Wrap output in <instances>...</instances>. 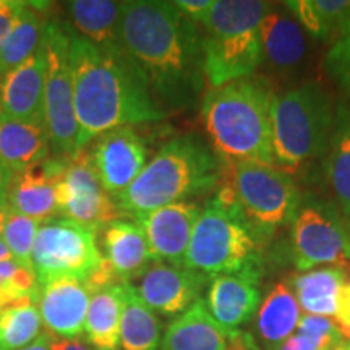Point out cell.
<instances>
[{
    "label": "cell",
    "mask_w": 350,
    "mask_h": 350,
    "mask_svg": "<svg viewBox=\"0 0 350 350\" xmlns=\"http://www.w3.org/2000/svg\"><path fill=\"white\" fill-rule=\"evenodd\" d=\"M122 46L164 112L190 109L204 94L203 33L174 2H122Z\"/></svg>",
    "instance_id": "obj_1"
},
{
    "label": "cell",
    "mask_w": 350,
    "mask_h": 350,
    "mask_svg": "<svg viewBox=\"0 0 350 350\" xmlns=\"http://www.w3.org/2000/svg\"><path fill=\"white\" fill-rule=\"evenodd\" d=\"M70 55L78 120L77 151L109 130L167 117L152 98L142 68L125 49H99L70 29Z\"/></svg>",
    "instance_id": "obj_2"
},
{
    "label": "cell",
    "mask_w": 350,
    "mask_h": 350,
    "mask_svg": "<svg viewBox=\"0 0 350 350\" xmlns=\"http://www.w3.org/2000/svg\"><path fill=\"white\" fill-rule=\"evenodd\" d=\"M273 98L269 83L253 75L209 88L201 100L200 117L219 157L274 165Z\"/></svg>",
    "instance_id": "obj_3"
},
{
    "label": "cell",
    "mask_w": 350,
    "mask_h": 350,
    "mask_svg": "<svg viewBox=\"0 0 350 350\" xmlns=\"http://www.w3.org/2000/svg\"><path fill=\"white\" fill-rule=\"evenodd\" d=\"M222 163L195 133L178 135L156 152L137 180L117 196L124 216L135 221L167 204L208 193L221 183Z\"/></svg>",
    "instance_id": "obj_4"
},
{
    "label": "cell",
    "mask_w": 350,
    "mask_h": 350,
    "mask_svg": "<svg viewBox=\"0 0 350 350\" xmlns=\"http://www.w3.org/2000/svg\"><path fill=\"white\" fill-rule=\"evenodd\" d=\"M266 237L239 206L230 188L219 183L216 195L201 209L183 266L208 275L261 271Z\"/></svg>",
    "instance_id": "obj_5"
},
{
    "label": "cell",
    "mask_w": 350,
    "mask_h": 350,
    "mask_svg": "<svg viewBox=\"0 0 350 350\" xmlns=\"http://www.w3.org/2000/svg\"><path fill=\"white\" fill-rule=\"evenodd\" d=\"M334 112L329 93L319 83L308 81L274 94L271 126L275 167L299 174L325 154Z\"/></svg>",
    "instance_id": "obj_6"
},
{
    "label": "cell",
    "mask_w": 350,
    "mask_h": 350,
    "mask_svg": "<svg viewBox=\"0 0 350 350\" xmlns=\"http://www.w3.org/2000/svg\"><path fill=\"white\" fill-rule=\"evenodd\" d=\"M268 2L216 0L203 25L204 75L211 88L252 77L262 64L260 26Z\"/></svg>",
    "instance_id": "obj_7"
},
{
    "label": "cell",
    "mask_w": 350,
    "mask_h": 350,
    "mask_svg": "<svg viewBox=\"0 0 350 350\" xmlns=\"http://www.w3.org/2000/svg\"><path fill=\"white\" fill-rule=\"evenodd\" d=\"M222 177L252 224L269 239L279 227L292 222L300 204L294 178L271 164L222 159Z\"/></svg>",
    "instance_id": "obj_8"
},
{
    "label": "cell",
    "mask_w": 350,
    "mask_h": 350,
    "mask_svg": "<svg viewBox=\"0 0 350 350\" xmlns=\"http://www.w3.org/2000/svg\"><path fill=\"white\" fill-rule=\"evenodd\" d=\"M41 44L46 54L42 122L54 156L70 157L77 152L78 142L70 29L59 21L47 20Z\"/></svg>",
    "instance_id": "obj_9"
},
{
    "label": "cell",
    "mask_w": 350,
    "mask_h": 350,
    "mask_svg": "<svg viewBox=\"0 0 350 350\" xmlns=\"http://www.w3.org/2000/svg\"><path fill=\"white\" fill-rule=\"evenodd\" d=\"M98 232L72 219L42 222L34 240L31 266L39 286L57 279L86 282L103 265Z\"/></svg>",
    "instance_id": "obj_10"
},
{
    "label": "cell",
    "mask_w": 350,
    "mask_h": 350,
    "mask_svg": "<svg viewBox=\"0 0 350 350\" xmlns=\"http://www.w3.org/2000/svg\"><path fill=\"white\" fill-rule=\"evenodd\" d=\"M292 261L300 273L323 266H350V221L331 201H300L292 219Z\"/></svg>",
    "instance_id": "obj_11"
},
{
    "label": "cell",
    "mask_w": 350,
    "mask_h": 350,
    "mask_svg": "<svg viewBox=\"0 0 350 350\" xmlns=\"http://www.w3.org/2000/svg\"><path fill=\"white\" fill-rule=\"evenodd\" d=\"M60 216L98 232L120 213L117 201L100 185L91 152L86 148L70 156L60 188Z\"/></svg>",
    "instance_id": "obj_12"
},
{
    "label": "cell",
    "mask_w": 350,
    "mask_h": 350,
    "mask_svg": "<svg viewBox=\"0 0 350 350\" xmlns=\"http://www.w3.org/2000/svg\"><path fill=\"white\" fill-rule=\"evenodd\" d=\"M90 152L100 185L112 198L124 193L148 164L146 144L133 126L106 131Z\"/></svg>",
    "instance_id": "obj_13"
},
{
    "label": "cell",
    "mask_w": 350,
    "mask_h": 350,
    "mask_svg": "<svg viewBox=\"0 0 350 350\" xmlns=\"http://www.w3.org/2000/svg\"><path fill=\"white\" fill-rule=\"evenodd\" d=\"M68 157L51 156L41 164L13 174L7 188V204L23 216L51 221L60 216V188Z\"/></svg>",
    "instance_id": "obj_14"
},
{
    "label": "cell",
    "mask_w": 350,
    "mask_h": 350,
    "mask_svg": "<svg viewBox=\"0 0 350 350\" xmlns=\"http://www.w3.org/2000/svg\"><path fill=\"white\" fill-rule=\"evenodd\" d=\"M209 275L187 266L152 262L139 275L137 292L152 312L178 314L187 312L208 286Z\"/></svg>",
    "instance_id": "obj_15"
},
{
    "label": "cell",
    "mask_w": 350,
    "mask_h": 350,
    "mask_svg": "<svg viewBox=\"0 0 350 350\" xmlns=\"http://www.w3.org/2000/svg\"><path fill=\"white\" fill-rule=\"evenodd\" d=\"M200 214V204L193 201H180L137 219L146 234L152 261L183 266Z\"/></svg>",
    "instance_id": "obj_16"
},
{
    "label": "cell",
    "mask_w": 350,
    "mask_h": 350,
    "mask_svg": "<svg viewBox=\"0 0 350 350\" xmlns=\"http://www.w3.org/2000/svg\"><path fill=\"white\" fill-rule=\"evenodd\" d=\"M90 301L91 291L77 279H57L41 286L38 308L47 334L62 339L83 338Z\"/></svg>",
    "instance_id": "obj_17"
},
{
    "label": "cell",
    "mask_w": 350,
    "mask_h": 350,
    "mask_svg": "<svg viewBox=\"0 0 350 350\" xmlns=\"http://www.w3.org/2000/svg\"><path fill=\"white\" fill-rule=\"evenodd\" d=\"M46 54L42 44L25 62L0 78L2 116L16 120H42Z\"/></svg>",
    "instance_id": "obj_18"
},
{
    "label": "cell",
    "mask_w": 350,
    "mask_h": 350,
    "mask_svg": "<svg viewBox=\"0 0 350 350\" xmlns=\"http://www.w3.org/2000/svg\"><path fill=\"white\" fill-rule=\"evenodd\" d=\"M260 278L261 271L213 275L204 299L213 318L232 331L250 321L261 300Z\"/></svg>",
    "instance_id": "obj_19"
},
{
    "label": "cell",
    "mask_w": 350,
    "mask_h": 350,
    "mask_svg": "<svg viewBox=\"0 0 350 350\" xmlns=\"http://www.w3.org/2000/svg\"><path fill=\"white\" fill-rule=\"evenodd\" d=\"M288 12V10H287ZM262 42V62H268L274 72L294 73L305 64L308 41L305 29L286 7H269L260 26Z\"/></svg>",
    "instance_id": "obj_20"
},
{
    "label": "cell",
    "mask_w": 350,
    "mask_h": 350,
    "mask_svg": "<svg viewBox=\"0 0 350 350\" xmlns=\"http://www.w3.org/2000/svg\"><path fill=\"white\" fill-rule=\"evenodd\" d=\"M100 252L120 284L139 278L152 261L146 234L137 221L117 219L104 226Z\"/></svg>",
    "instance_id": "obj_21"
},
{
    "label": "cell",
    "mask_w": 350,
    "mask_h": 350,
    "mask_svg": "<svg viewBox=\"0 0 350 350\" xmlns=\"http://www.w3.org/2000/svg\"><path fill=\"white\" fill-rule=\"evenodd\" d=\"M237 331L217 323L200 299L167 326L159 350H227Z\"/></svg>",
    "instance_id": "obj_22"
},
{
    "label": "cell",
    "mask_w": 350,
    "mask_h": 350,
    "mask_svg": "<svg viewBox=\"0 0 350 350\" xmlns=\"http://www.w3.org/2000/svg\"><path fill=\"white\" fill-rule=\"evenodd\" d=\"M52 154L42 120H0V163L8 172L20 174L44 163Z\"/></svg>",
    "instance_id": "obj_23"
},
{
    "label": "cell",
    "mask_w": 350,
    "mask_h": 350,
    "mask_svg": "<svg viewBox=\"0 0 350 350\" xmlns=\"http://www.w3.org/2000/svg\"><path fill=\"white\" fill-rule=\"evenodd\" d=\"M72 31L99 49H124L122 46V2L73 0L67 3Z\"/></svg>",
    "instance_id": "obj_24"
},
{
    "label": "cell",
    "mask_w": 350,
    "mask_h": 350,
    "mask_svg": "<svg viewBox=\"0 0 350 350\" xmlns=\"http://www.w3.org/2000/svg\"><path fill=\"white\" fill-rule=\"evenodd\" d=\"M325 177L332 203L350 221V99L336 107L325 150Z\"/></svg>",
    "instance_id": "obj_25"
},
{
    "label": "cell",
    "mask_w": 350,
    "mask_h": 350,
    "mask_svg": "<svg viewBox=\"0 0 350 350\" xmlns=\"http://www.w3.org/2000/svg\"><path fill=\"white\" fill-rule=\"evenodd\" d=\"M347 281L345 271L334 266H323L292 275L288 286L300 308L314 317H334L338 297Z\"/></svg>",
    "instance_id": "obj_26"
},
{
    "label": "cell",
    "mask_w": 350,
    "mask_h": 350,
    "mask_svg": "<svg viewBox=\"0 0 350 350\" xmlns=\"http://www.w3.org/2000/svg\"><path fill=\"white\" fill-rule=\"evenodd\" d=\"M124 304V284L100 288L91 294L85 334H83L91 347L96 350H117L120 344V321Z\"/></svg>",
    "instance_id": "obj_27"
},
{
    "label": "cell",
    "mask_w": 350,
    "mask_h": 350,
    "mask_svg": "<svg viewBox=\"0 0 350 350\" xmlns=\"http://www.w3.org/2000/svg\"><path fill=\"white\" fill-rule=\"evenodd\" d=\"M301 308L288 284L279 282L260 305L256 327L262 342L275 350L297 331Z\"/></svg>",
    "instance_id": "obj_28"
},
{
    "label": "cell",
    "mask_w": 350,
    "mask_h": 350,
    "mask_svg": "<svg viewBox=\"0 0 350 350\" xmlns=\"http://www.w3.org/2000/svg\"><path fill=\"white\" fill-rule=\"evenodd\" d=\"M125 304L120 321V347L124 350H159L163 325L144 304L133 284L125 282Z\"/></svg>",
    "instance_id": "obj_29"
},
{
    "label": "cell",
    "mask_w": 350,
    "mask_h": 350,
    "mask_svg": "<svg viewBox=\"0 0 350 350\" xmlns=\"http://www.w3.org/2000/svg\"><path fill=\"white\" fill-rule=\"evenodd\" d=\"M46 21L38 3L21 2L15 23L0 51V77L25 62L29 55L38 51L42 41Z\"/></svg>",
    "instance_id": "obj_30"
},
{
    "label": "cell",
    "mask_w": 350,
    "mask_h": 350,
    "mask_svg": "<svg viewBox=\"0 0 350 350\" xmlns=\"http://www.w3.org/2000/svg\"><path fill=\"white\" fill-rule=\"evenodd\" d=\"M284 7L318 41L334 39L350 13L349 0H288Z\"/></svg>",
    "instance_id": "obj_31"
},
{
    "label": "cell",
    "mask_w": 350,
    "mask_h": 350,
    "mask_svg": "<svg viewBox=\"0 0 350 350\" xmlns=\"http://www.w3.org/2000/svg\"><path fill=\"white\" fill-rule=\"evenodd\" d=\"M41 334L38 299H23L0 308V350H20Z\"/></svg>",
    "instance_id": "obj_32"
},
{
    "label": "cell",
    "mask_w": 350,
    "mask_h": 350,
    "mask_svg": "<svg viewBox=\"0 0 350 350\" xmlns=\"http://www.w3.org/2000/svg\"><path fill=\"white\" fill-rule=\"evenodd\" d=\"M39 286L31 266L13 260L0 261V308L23 299H38Z\"/></svg>",
    "instance_id": "obj_33"
},
{
    "label": "cell",
    "mask_w": 350,
    "mask_h": 350,
    "mask_svg": "<svg viewBox=\"0 0 350 350\" xmlns=\"http://www.w3.org/2000/svg\"><path fill=\"white\" fill-rule=\"evenodd\" d=\"M41 226L42 221L23 216V214H18L8 206L5 224H3L2 230V240L10 250L13 260L31 266L34 240H36Z\"/></svg>",
    "instance_id": "obj_34"
},
{
    "label": "cell",
    "mask_w": 350,
    "mask_h": 350,
    "mask_svg": "<svg viewBox=\"0 0 350 350\" xmlns=\"http://www.w3.org/2000/svg\"><path fill=\"white\" fill-rule=\"evenodd\" d=\"M323 65L336 85L350 91V13L327 49Z\"/></svg>",
    "instance_id": "obj_35"
},
{
    "label": "cell",
    "mask_w": 350,
    "mask_h": 350,
    "mask_svg": "<svg viewBox=\"0 0 350 350\" xmlns=\"http://www.w3.org/2000/svg\"><path fill=\"white\" fill-rule=\"evenodd\" d=\"M295 332L306 336L319 350H336L344 342L342 336L336 329L334 323L331 321V318L326 317L305 314V317H301Z\"/></svg>",
    "instance_id": "obj_36"
},
{
    "label": "cell",
    "mask_w": 350,
    "mask_h": 350,
    "mask_svg": "<svg viewBox=\"0 0 350 350\" xmlns=\"http://www.w3.org/2000/svg\"><path fill=\"white\" fill-rule=\"evenodd\" d=\"M334 323L336 329L342 336L344 340H350V284H345L340 288L338 297V306H336V313L331 319Z\"/></svg>",
    "instance_id": "obj_37"
},
{
    "label": "cell",
    "mask_w": 350,
    "mask_h": 350,
    "mask_svg": "<svg viewBox=\"0 0 350 350\" xmlns=\"http://www.w3.org/2000/svg\"><path fill=\"white\" fill-rule=\"evenodd\" d=\"M174 3L183 15L198 25H203L206 21L213 8V0H177Z\"/></svg>",
    "instance_id": "obj_38"
},
{
    "label": "cell",
    "mask_w": 350,
    "mask_h": 350,
    "mask_svg": "<svg viewBox=\"0 0 350 350\" xmlns=\"http://www.w3.org/2000/svg\"><path fill=\"white\" fill-rule=\"evenodd\" d=\"M21 2L15 0H0V51L7 41L8 33H10L13 23H15L16 15H18Z\"/></svg>",
    "instance_id": "obj_39"
},
{
    "label": "cell",
    "mask_w": 350,
    "mask_h": 350,
    "mask_svg": "<svg viewBox=\"0 0 350 350\" xmlns=\"http://www.w3.org/2000/svg\"><path fill=\"white\" fill-rule=\"evenodd\" d=\"M275 350H319L312 340L300 332H294L287 340L279 345Z\"/></svg>",
    "instance_id": "obj_40"
},
{
    "label": "cell",
    "mask_w": 350,
    "mask_h": 350,
    "mask_svg": "<svg viewBox=\"0 0 350 350\" xmlns=\"http://www.w3.org/2000/svg\"><path fill=\"white\" fill-rule=\"evenodd\" d=\"M51 350H93V347L83 338L62 339L51 336Z\"/></svg>",
    "instance_id": "obj_41"
},
{
    "label": "cell",
    "mask_w": 350,
    "mask_h": 350,
    "mask_svg": "<svg viewBox=\"0 0 350 350\" xmlns=\"http://www.w3.org/2000/svg\"><path fill=\"white\" fill-rule=\"evenodd\" d=\"M227 350H260V349H258V345L252 334H248V332H243V331H237L234 338L230 339Z\"/></svg>",
    "instance_id": "obj_42"
},
{
    "label": "cell",
    "mask_w": 350,
    "mask_h": 350,
    "mask_svg": "<svg viewBox=\"0 0 350 350\" xmlns=\"http://www.w3.org/2000/svg\"><path fill=\"white\" fill-rule=\"evenodd\" d=\"M12 174L0 163V206L7 203V188L10 183Z\"/></svg>",
    "instance_id": "obj_43"
},
{
    "label": "cell",
    "mask_w": 350,
    "mask_h": 350,
    "mask_svg": "<svg viewBox=\"0 0 350 350\" xmlns=\"http://www.w3.org/2000/svg\"><path fill=\"white\" fill-rule=\"evenodd\" d=\"M20 350H51V336L47 334V332H42L34 342L26 345V347Z\"/></svg>",
    "instance_id": "obj_44"
},
{
    "label": "cell",
    "mask_w": 350,
    "mask_h": 350,
    "mask_svg": "<svg viewBox=\"0 0 350 350\" xmlns=\"http://www.w3.org/2000/svg\"><path fill=\"white\" fill-rule=\"evenodd\" d=\"M12 258V253L8 250V247L3 242L2 239H0V261H5V260H10Z\"/></svg>",
    "instance_id": "obj_45"
},
{
    "label": "cell",
    "mask_w": 350,
    "mask_h": 350,
    "mask_svg": "<svg viewBox=\"0 0 350 350\" xmlns=\"http://www.w3.org/2000/svg\"><path fill=\"white\" fill-rule=\"evenodd\" d=\"M336 350H350V340H345V342L340 344Z\"/></svg>",
    "instance_id": "obj_46"
},
{
    "label": "cell",
    "mask_w": 350,
    "mask_h": 350,
    "mask_svg": "<svg viewBox=\"0 0 350 350\" xmlns=\"http://www.w3.org/2000/svg\"><path fill=\"white\" fill-rule=\"evenodd\" d=\"M345 275H347V282L350 284V266L347 268V274H345Z\"/></svg>",
    "instance_id": "obj_47"
},
{
    "label": "cell",
    "mask_w": 350,
    "mask_h": 350,
    "mask_svg": "<svg viewBox=\"0 0 350 350\" xmlns=\"http://www.w3.org/2000/svg\"><path fill=\"white\" fill-rule=\"evenodd\" d=\"M0 120H2V106H0Z\"/></svg>",
    "instance_id": "obj_48"
},
{
    "label": "cell",
    "mask_w": 350,
    "mask_h": 350,
    "mask_svg": "<svg viewBox=\"0 0 350 350\" xmlns=\"http://www.w3.org/2000/svg\"><path fill=\"white\" fill-rule=\"evenodd\" d=\"M117 350H119V349H117Z\"/></svg>",
    "instance_id": "obj_49"
}]
</instances>
